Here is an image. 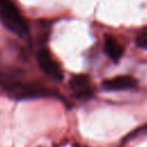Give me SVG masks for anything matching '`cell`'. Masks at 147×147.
Returning <instances> with one entry per match:
<instances>
[{
  "mask_svg": "<svg viewBox=\"0 0 147 147\" xmlns=\"http://www.w3.org/2000/svg\"><path fill=\"white\" fill-rule=\"evenodd\" d=\"M0 85L15 99H36L60 96L56 90L45 87L34 82H23L14 76L0 72Z\"/></svg>",
  "mask_w": 147,
  "mask_h": 147,
  "instance_id": "cell-1",
  "label": "cell"
},
{
  "mask_svg": "<svg viewBox=\"0 0 147 147\" xmlns=\"http://www.w3.org/2000/svg\"><path fill=\"white\" fill-rule=\"evenodd\" d=\"M0 21L10 32L20 38L29 37V26L13 0H0Z\"/></svg>",
  "mask_w": 147,
  "mask_h": 147,
  "instance_id": "cell-2",
  "label": "cell"
},
{
  "mask_svg": "<svg viewBox=\"0 0 147 147\" xmlns=\"http://www.w3.org/2000/svg\"><path fill=\"white\" fill-rule=\"evenodd\" d=\"M37 62L39 68L46 74L47 76L52 77L53 79L61 80L63 77L62 69L59 65V63L52 57L49 51L47 48H40L37 52Z\"/></svg>",
  "mask_w": 147,
  "mask_h": 147,
  "instance_id": "cell-3",
  "label": "cell"
},
{
  "mask_svg": "<svg viewBox=\"0 0 147 147\" xmlns=\"http://www.w3.org/2000/svg\"><path fill=\"white\" fill-rule=\"evenodd\" d=\"M69 86L74 95L79 100H87L93 96V87L91 86V79L85 74L74 75L69 80Z\"/></svg>",
  "mask_w": 147,
  "mask_h": 147,
  "instance_id": "cell-4",
  "label": "cell"
},
{
  "mask_svg": "<svg viewBox=\"0 0 147 147\" xmlns=\"http://www.w3.org/2000/svg\"><path fill=\"white\" fill-rule=\"evenodd\" d=\"M102 86L107 91H124L137 86V79L130 75H121L103 80Z\"/></svg>",
  "mask_w": 147,
  "mask_h": 147,
  "instance_id": "cell-5",
  "label": "cell"
},
{
  "mask_svg": "<svg viewBox=\"0 0 147 147\" xmlns=\"http://www.w3.org/2000/svg\"><path fill=\"white\" fill-rule=\"evenodd\" d=\"M103 49H105V53L107 54V56L114 61V62H117L123 53H124V47L123 45L113 36L110 34H106L105 36V39H103Z\"/></svg>",
  "mask_w": 147,
  "mask_h": 147,
  "instance_id": "cell-6",
  "label": "cell"
},
{
  "mask_svg": "<svg viewBox=\"0 0 147 147\" xmlns=\"http://www.w3.org/2000/svg\"><path fill=\"white\" fill-rule=\"evenodd\" d=\"M136 44L141 48H147V26L141 29L140 32L137 34Z\"/></svg>",
  "mask_w": 147,
  "mask_h": 147,
  "instance_id": "cell-7",
  "label": "cell"
},
{
  "mask_svg": "<svg viewBox=\"0 0 147 147\" xmlns=\"http://www.w3.org/2000/svg\"><path fill=\"white\" fill-rule=\"evenodd\" d=\"M145 131H147V125H145V126H142V127H139L138 130H136L134 132H132V136L140 134V133H142V132H145Z\"/></svg>",
  "mask_w": 147,
  "mask_h": 147,
  "instance_id": "cell-8",
  "label": "cell"
}]
</instances>
